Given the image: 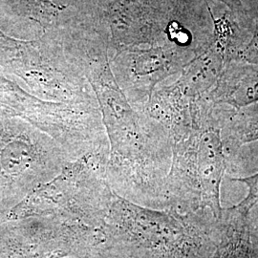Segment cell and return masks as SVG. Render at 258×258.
I'll list each match as a JSON object with an SVG mask.
<instances>
[{"label":"cell","instance_id":"1","mask_svg":"<svg viewBox=\"0 0 258 258\" xmlns=\"http://www.w3.org/2000/svg\"><path fill=\"white\" fill-rule=\"evenodd\" d=\"M90 81L109 140L105 176L113 191L133 203L165 210L171 142L165 127L134 110L108 65L93 70Z\"/></svg>","mask_w":258,"mask_h":258},{"label":"cell","instance_id":"2","mask_svg":"<svg viewBox=\"0 0 258 258\" xmlns=\"http://www.w3.org/2000/svg\"><path fill=\"white\" fill-rule=\"evenodd\" d=\"M219 225L208 212L152 209L114 191L102 228L103 245L130 258H210Z\"/></svg>","mask_w":258,"mask_h":258},{"label":"cell","instance_id":"3","mask_svg":"<svg viewBox=\"0 0 258 258\" xmlns=\"http://www.w3.org/2000/svg\"><path fill=\"white\" fill-rule=\"evenodd\" d=\"M232 110L222 105L212 119L171 141L166 209L181 213L209 212L221 219V184L228 155L222 128Z\"/></svg>","mask_w":258,"mask_h":258},{"label":"cell","instance_id":"4","mask_svg":"<svg viewBox=\"0 0 258 258\" xmlns=\"http://www.w3.org/2000/svg\"><path fill=\"white\" fill-rule=\"evenodd\" d=\"M107 160L90 153L67 163L58 175L16 205L9 218L48 216L102 229L114 192L105 176Z\"/></svg>","mask_w":258,"mask_h":258},{"label":"cell","instance_id":"5","mask_svg":"<svg viewBox=\"0 0 258 258\" xmlns=\"http://www.w3.org/2000/svg\"><path fill=\"white\" fill-rule=\"evenodd\" d=\"M72 160L41 130L0 129V177L16 185L22 199L58 175Z\"/></svg>","mask_w":258,"mask_h":258},{"label":"cell","instance_id":"6","mask_svg":"<svg viewBox=\"0 0 258 258\" xmlns=\"http://www.w3.org/2000/svg\"><path fill=\"white\" fill-rule=\"evenodd\" d=\"M196 54L192 49L178 46L172 42L140 51L132 56L125 82L137 100L149 102L157 84L171 75L181 72ZM147 105V104H146Z\"/></svg>","mask_w":258,"mask_h":258},{"label":"cell","instance_id":"7","mask_svg":"<svg viewBox=\"0 0 258 258\" xmlns=\"http://www.w3.org/2000/svg\"><path fill=\"white\" fill-rule=\"evenodd\" d=\"M210 258H258V231L250 210L239 203L223 209L217 244Z\"/></svg>","mask_w":258,"mask_h":258},{"label":"cell","instance_id":"8","mask_svg":"<svg viewBox=\"0 0 258 258\" xmlns=\"http://www.w3.org/2000/svg\"><path fill=\"white\" fill-rule=\"evenodd\" d=\"M209 99L216 105L235 110L258 103V64L228 63Z\"/></svg>","mask_w":258,"mask_h":258},{"label":"cell","instance_id":"9","mask_svg":"<svg viewBox=\"0 0 258 258\" xmlns=\"http://www.w3.org/2000/svg\"><path fill=\"white\" fill-rule=\"evenodd\" d=\"M227 152L258 141V103L231 111L222 128Z\"/></svg>","mask_w":258,"mask_h":258},{"label":"cell","instance_id":"10","mask_svg":"<svg viewBox=\"0 0 258 258\" xmlns=\"http://www.w3.org/2000/svg\"><path fill=\"white\" fill-rule=\"evenodd\" d=\"M11 5L17 7L37 20L46 19L56 13V6L49 0H9Z\"/></svg>","mask_w":258,"mask_h":258},{"label":"cell","instance_id":"11","mask_svg":"<svg viewBox=\"0 0 258 258\" xmlns=\"http://www.w3.org/2000/svg\"><path fill=\"white\" fill-rule=\"evenodd\" d=\"M237 62L258 64V13L253 16L249 40L240 51Z\"/></svg>","mask_w":258,"mask_h":258},{"label":"cell","instance_id":"12","mask_svg":"<svg viewBox=\"0 0 258 258\" xmlns=\"http://www.w3.org/2000/svg\"><path fill=\"white\" fill-rule=\"evenodd\" d=\"M231 180L234 182L242 183L248 187L247 196L239 204L251 211L256 205H258V171L252 175L233 178Z\"/></svg>","mask_w":258,"mask_h":258},{"label":"cell","instance_id":"13","mask_svg":"<svg viewBox=\"0 0 258 258\" xmlns=\"http://www.w3.org/2000/svg\"><path fill=\"white\" fill-rule=\"evenodd\" d=\"M83 258H130L102 245L86 253Z\"/></svg>","mask_w":258,"mask_h":258},{"label":"cell","instance_id":"14","mask_svg":"<svg viewBox=\"0 0 258 258\" xmlns=\"http://www.w3.org/2000/svg\"><path fill=\"white\" fill-rule=\"evenodd\" d=\"M208 5H210L211 2L213 1H218L222 4H224L227 10L233 12V13H245L247 10L245 9L243 3L241 0H203Z\"/></svg>","mask_w":258,"mask_h":258},{"label":"cell","instance_id":"15","mask_svg":"<svg viewBox=\"0 0 258 258\" xmlns=\"http://www.w3.org/2000/svg\"><path fill=\"white\" fill-rule=\"evenodd\" d=\"M251 215H252V219H253V223L255 225V228L258 231V205H256L252 211H251Z\"/></svg>","mask_w":258,"mask_h":258}]
</instances>
